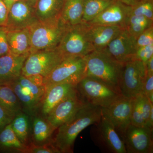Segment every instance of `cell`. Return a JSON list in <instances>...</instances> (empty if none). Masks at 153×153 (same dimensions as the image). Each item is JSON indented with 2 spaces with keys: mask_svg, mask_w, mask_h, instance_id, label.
<instances>
[{
  "mask_svg": "<svg viewBox=\"0 0 153 153\" xmlns=\"http://www.w3.org/2000/svg\"><path fill=\"white\" fill-rule=\"evenodd\" d=\"M101 108L86 102L75 114L57 129L52 143L60 153L73 152L75 140L88 126L98 123L101 119Z\"/></svg>",
  "mask_w": 153,
  "mask_h": 153,
  "instance_id": "obj_1",
  "label": "cell"
},
{
  "mask_svg": "<svg viewBox=\"0 0 153 153\" xmlns=\"http://www.w3.org/2000/svg\"><path fill=\"white\" fill-rule=\"evenodd\" d=\"M85 58L86 76L104 82L120 94L119 82L123 64L102 50H94L85 55Z\"/></svg>",
  "mask_w": 153,
  "mask_h": 153,
  "instance_id": "obj_2",
  "label": "cell"
},
{
  "mask_svg": "<svg viewBox=\"0 0 153 153\" xmlns=\"http://www.w3.org/2000/svg\"><path fill=\"white\" fill-rule=\"evenodd\" d=\"M67 27L60 18L34 23L28 28L31 41L30 53L57 48Z\"/></svg>",
  "mask_w": 153,
  "mask_h": 153,
  "instance_id": "obj_3",
  "label": "cell"
},
{
  "mask_svg": "<svg viewBox=\"0 0 153 153\" xmlns=\"http://www.w3.org/2000/svg\"><path fill=\"white\" fill-rule=\"evenodd\" d=\"M86 76L85 56H70L63 60L46 77L44 78L45 89L55 84L63 83L77 85Z\"/></svg>",
  "mask_w": 153,
  "mask_h": 153,
  "instance_id": "obj_4",
  "label": "cell"
},
{
  "mask_svg": "<svg viewBox=\"0 0 153 153\" xmlns=\"http://www.w3.org/2000/svg\"><path fill=\"white\" fill-rule=\"evenodd\" d=\"M79 95L91 104L106 108L121 94L98 79L85 76L76 85Z\"/></svg>",
  "mask_w": 153,
  "mask_h": 153,
  "instance_id": "obj_5",
  "label": "cell"
},
{
  "mask_svg": "<svg viewBox=\"0 0 153 153\" xmlns=\"http://www.w3.org/2000/svg\"><path fill=\"white\" fill-rule=\"evenodd\" d=\"M57 48L65 57H84L94 51L86 35V23L67 27Z\"/></svg>",
  "mask_w": 153,
  "mask_h": 153,
  "instance_id": "obj_6",
  "label": "cell"
},
{
  "mask_svg": "<svg viewBox=\"0 0 153 153\" xmlns=\"http://www.w3.org/2000/svg\"><path fill=\"white\" fill-rule=\"evenodd\" d=\"M64 57L57 48L30 53L24 63L22 75H40L46 77Z\"/></svg>",
  "mask_w": 153,
  "mask_h": 153,
  "instance_id": "obj_7",
  "label": "cell"
},
{
  "mask_svg": "<svg viewBox=\"0 0 153 153\" xmlns=\"http://www.w3.org/2000/svg\"><path fill=\"white\" fill-rule=\"evenodd\" d=\"M146 76V65L142 61L133 59L124 63L119 82L121 94L133 98L143 92Z\"/></svg>",
  "mask_w": 153,
  "mask_h": 153,
  "instance_id": "obj_8",
  "label": "cell"
},
{
  "mask_svg": "<svg viewBox=\"0 0 153 153\" xmlns=\"http://www.w3.org/2000/svg\"><path fill=\"white\" fill-rule=\"evenodd\" d=\"M37 0H19L9 10L6 28L7 31L29 28L38 22L36 15Z\"/></svg>",
  "mask_w": 153,
  "mask_h": 153,
  "instance_id": "obj_9",
  "label": "cell"
},
{
  "mask_svg": "<svg viewBox=\"0 0 153 153\" xmlns=\"http://www.w3.org/2000/svg\"><path fill=\"white\" fill-rule=\"evenodd\" d=\"M153 129L130 124L124 135L123 140L127 153H153Z\"/></svg>",
  "mask_w": 153,
  "mask_h": 153,
  "instance_id": "obj_10",
  "label": "cell"
},
{
  "mask_svg": "<svg viewBox=\"0 0 153 153\" xmlns=\"http://www.w3.org/2000/svg\"><path fill=\"white\" fill-rule=\"evenodd\" d=\"M132 100L121 95L107 108H101L102 113L108 117L122 139L131 124Z\"/></svg>",
  "mask_w": 153,
  "mask_h": 153,
  "instance_id": "obj_11",
  "label": "cell"
},
{
  "mask_svg": "<svg viewBox=\"0 0 153 153\" xmlns=\"http://www.w3.org/2000/svg\"><path fill=\"white\" fill-rule=\"evenodd\" d=\"M136 40L125 28L102 50L118 62L124 64L133 60L137 49Z\"/></svg>",
  "mask_w": 153,
  "mask_h": 153,
  "instance_id": "obj_12",
  "label": "cell"
},
{
  "mask_svg": "<svg viewBox=\"0 0 153 153\" xmlns=\"http://www.w3.org/2000/svg\"><path fill=\"white\" fill-rule=\"evenodd\" d=\"M86 102L80 96L77 90L55 106L46 118L57 130L72 117Z\"/></svg>",
  "mask_w": 153,
  "mask_h": 153,
  "instance_id": "obj_13",
  "label": "cell"
},
{
  "mask_svg": "<svg viewBox=\"0 0 153 153\" xmlns=\"http://www.w3.org/2000/svg\"><path fill=\"white\" fill-rule=\"evenodd\" d=\"M76 91V85L72 83H60L47 88L39 107L41 115L47 117L55 106Z\"/></svg>",
  "mask_w": 153,
  "mask_h": 153,
  "instance_id": "obj_14",
  "label": "cell"
},
{
  "mask_svg": "<svg viewBox=\"0 0 153 153\" xmlns=\"http://www.w3.org/2000/svg\"><path fill=\"white\" fill-rule=\"evenodd\" d=\"M86 23L88 39L94 50L105 49L111 41L125 29L120 26L93 25Z\"/></svg>",
  "mask_w": 153,
  "mask_h": 153,
  "instance_id": "obj_15",
  "label": "cell"
},
{
  "mask_svg": "<svg viewBox=\"0 0 153 153\" xmlns=\"http://www.w3.org/2000/svg\"><path fill=\"white\" fill-rule=\"evenodd\" d=\"M130 7L116 1L95 19L88 22L93 25L117 26L125 28Z\"/></svg>",
  "mask_w": 153,
  "mask_h": 153,
  "instance_id": "obj_16",
  "label": "cell"
},
{
  "mask_svg": "<svg viewBox=\"0 0 153 153\" xmlns=\"http://www.w3.org/2000/svg\"><path fill=\"white\" fill-rule=\"evenodd\" d=\"M28 55H17L10 53L0 56V83H10L21 76Z\"/></svg>",
  "mask_w": 153,
  "mask_h": 153,
  "instance_id": "obj_17",
  "label": "cell"
},
{
  "mask_svg": "<svg viewBox=\"0 0 153 153\" xmlns=\"http://www.w3.org/2000/svg\"><path fill=\"white\" fill-rule=\"evenodd\" d=\"M98 124L102 138L110 149L114 153H126L123 140L106 115L102 113Z\"/></svg>",
  "mask_w": 153,
  "mask_h": 153,
  "instance_id": "obj_18",
  "label": "cell"
},
{
  "mask_svg": "<svg viewBox=\"0 0 153 153\" xmlns=\"http://www.w3.org/2000/svg\"><path fill=\"white\" fill-rule=\"evenodd\" d=\"M153 107L149 98L143 92L132 100L131 124L139 127H147L151 110Z\"/></svg>",
  "mask_w": 153,
  "mask_h": 153,
  "instance_id": "obj_19",
  "label": "cell"
},
{
  "mask_svg": "<svg viewBox=\"0 0 153 153\" xmlns=\"http://www.w3.org/2000/svg\"><path fill=\"white\" fill-rule=\"evenodd\" d=\"M32 132L31 143L35 145H44L52 143V134L56 129L46 118L37 113L31 116Z\"/></svg>",
  "mask_w": 153,
  "mask_h": 153,
  "instance_id": "obj_20",
  "label": "cell"
},
{
  "mask_svg": "<svg viewBox=\"0 0 153 153\" xmlns=\"http://www.w3.org/2000/svg\"><path fill=\"white\" fill-rule=\"evenodd\" d=\"M7 38L11 54L17 55L30 54L31 41L29 28L7 31Z\"/></svg>",
  "mask_w": 153,
  "mask_h": 153,
  "instance_id": "obj_21",
  "label": "cell"
},
{
  "mask_svg": "<svg viewBox=\"0 0 153 153\" xmlns=\"http://www.w3.org/2000/svg\"><path fill=\"white\" fill-rule=\"evenodd\" d=\"M65 0H37L36 15L38 21L60 19Z\"/></svg>",
  "mask_w": 153,
  "mask_h": 153,
  "instance_id": "obj_22",
  "label": "cell"
},
{
  "mask_svg": "<svg viewBox=\"0 0 153 153\" xmlns=\"http://www.w3.org/2000/svg\"><path fill=\"white\" fill-rule=\"evenodd\" d=\"M29 146L19 140L10 124L0 132V152L10 153H27Z\"/></svg>",
  "mask_w": 153,
  "mask_h": 153,
  "instance_id": "obj_23",
  "label": "cell"
},
{
  "mask_svg": "<svg viewBox=\"0 0 153 153\" xmlns=\"http://www.w3.org/2000/svg\"><path fill=\"white\" fill-rule=\"evenodd\" d=\"M10 125L16 135L23 143L27 146L31 143V116L21 111L15 116Z\"/></svg>",
  "mask_w": 153,
  "mask_h": 153,
  "instance_id": "obj_24",
  "label": "cell"
},
{
  "mask_svg": "<svg viewBox=\"0 0 153 153\" xmlns=\"http://www.w3.org/2000/svg\"><path fill=\"white\" fill-rule=\"evenodd\" d=\"M84 0H65L60 19L66 26H74L82 22Z\"/></svg>",
  "mask_w": 153,
  "mask_h": 153,
  "instance_id": "obj_25",
  "label": "cell"
},
{
  "mask_svg": "<svg viewBox=\"0 0 153 153\" xmlns=\"http://www.w3.org/2000/svg\"><path fill=\"white\" fill-rule=\"evenodd\" d=\"M8 83L19 99L23 111L31 116L37 113L40 104L29 89L21 85L17 79Z\"/></svg>",
  "mask_w": 153,
  "mask_h": 153,
  "instance_id": "obj_26",
  "label": "cell"
},
{
  "mask_svg": "<svg viewBox=\"0 0 153 153\" xmlns=\"http://www.w3.org/2000/svg\"><path fill=\"white\" fill-rule=\"evenodd\" d=\"M0 105L15 116L23 111L19 99L9 83H0Z\"/></svg>",
  "mask_w": 153,
  "mask_h": 153,
  "instance_id": "obj_27",
  "label": "cell"
},
{
  "mask_svg": "<svg viewBox=\"0 0 153 153\" xmlns=\"http://www.w3.org/2000/svg\"><path fill=\"white\" fill-rule=\"evenodd\" d=\"M116 0H84L82 22L88 23L95 19Z\"/></svg>",
  "mask_w": 153,
  "mask_h": 153,
  "instance_id": "obj_28",
  "label": "cell"
},
{
  "mask_svg": "<svg viewBox=\"0 0 153 153\" xmlns=\"http://www.w3.org/2000/svg\"><path fill=\"white\" fill-rule=\"evenodd\" d=\"M153 25L152 20L143 16L131 15L127 19L125 29L137 39L143 32Z\"/></svg>",
  "mask_w": 153,
  "mask_h": 153,
  "instance_id": "obj_29",
  "label": "cell"
},
{
  "mask_svg": "<svg viewBox=\"0 0 153 153\" xmlns=\"http://www.w3.org/2000/svg\"><path fill=\"white\" fill-rule=\"evenodd\" d=\"M131 15L143 16L153 20V0H141L136 5L130 7Z\"/></svg>",
  "mask_w": 153,
  "mask_h": 153,
  "instance_id": "obj_30",
  "label": "cell"
},
{
  "mask_svg": "<svg viewBox=\"0 0 153 153\" xmlns=\"http://www.w3.org/2000/svg\"><path fill=\"white\" fill-rule=\"evenodd\" d=\"M17 80L21 85L29 89L40 105L45 93V88L44 86H38L36 85L30 81L27 77L22 75L18 77Z\"/></svg>",
  "mask_w": 153,
  "mask_h": 153,
  "instance_id": "obj_31",
  "label": "cell"
},
{
  "mask_svg": "<svg viewBox=\"0 0 153 153\" xmlns=\"http://www.w3.org/2000/svg\"><path fill=\"white\" fill-rule=\"evenodd\" d=\"M153 57V44L137 48L134 59L140 60L145 64Z\"/></svg>",
  "mask_w": 153,
  "mask_h": 153,
  "instance_id": "obj_32",
  "label": "cell"
},
{
  "mask_svg": "<svg viewBox=\"0 0 153 153\" xmlns=\"http://www.w3.org/2000/svg\"><path fill=\"white\" fill-rule=\"evenodd\" d=\"M137 49L153 44V26L143 32L137 38Z\"/></svg>",
  "mask_w": 153,
  "mask_h": 153,
  "instance_id": "obj_33",
  "label": "cell"
},
{
  "mask_svg": "<svg viewBox=\"0 0 153 153\" xmlns=\"http://www.w3.org/2000/svg\"><path fill=\"white\" fill-rule=\"evenodd\" d=\"M27 153H60V152L51 143L44 145L31 143L29 146Z\"/></svg>",
  "mask_w": 153,
  "mask_h": 153,
  "instance_id": "obj_34",
  "label": "cell"
},
{
  "mask_svg": "<svg viewBox=\"0 0 153 153\" xmlns=\"http://www.w3.org/2000/svg\"><path fill=\"white\" fill-rule=\"evenodd\" d=\"M7 32L5 27H0V56L10 53Z\"/></svg>",
  "mask_w": 153,
  "mask_h": 153,
  "instance_id": "obj_35",
  "label": "cell"
},
{
  "mask_svg": "<svg viewBox=\"0 0 153 153\" xmlns=\"http://www.w3.org/2000/svg\"><path fill=\"white\" fill-rule=\"evenodd\" d=\"M15 115L0 105V132L11 123Z\"/></svg>",
  "mask_w": 153,
  "mask_h": 153,
  "instance_id": "obj_36",
  "label": "cell"
},
{
  "mask_svg": "<svg viewBox=\"0 0 153 153\" xmlns=\"http://www.w3.org/2000/svg\"><path fill=\"white\" fill-rule=\"evenodd\" d=\"M143 92L147 96L151 102L153 103V74H146Z\"/></svg>",
  "mask_w": 153,
  "mask_h": 153,
  "instance_id": "obj_37",
  "label": "cell"
},
{
  "mask_svg": "<svg viewBox=\"0 0 153 153\" xmlns=\"http://www.w3.org/2000/svg\"><path fill=\"white\" fill-rule=\"evenodd\" d=\"M9 10L4 0H0V27H6Z\"/></svg>",
  "mask_w": 153,
  "mask_h": 153,
  "instance_id": "obj_38",
  "label": "cell"
},
{
  "mask_svg": "<svg viewBox=\"0 0 153 153\" xmlns=\"http://www.w3.org/2000/svg\"><path fill=\"white\" fill-rule=\"evenodd\" d=\"M26 77H27L30 81H32L33 83H35L36 85L38 86H44V82H43L44 77L43 76L40 75H33L26 76Z\"/></svg>",
  "mask_w": 153,
  "mask_h": 153,
  "instance_id": "obj_39",
  "label": "cell"
},
{
  "mask_svg": "<svg viewBox=\"0 0 153 153\" xmlns=\"http://www.w3.org/2000/svg\"><path fill=\"white\" fill-rule=\"evenodd\" d=\"M145 65L146 74H153V57H151Z\"/></svg>",
  "mask_w": 153,
  "mask_h": 153,
  "instance_id": "obj_40",
  "label": "cell"
},
{
  "mask_svg": "<svg viewBox=\"0 0 153 153\" xmlns=\"http://www.w3.org/2000/svg\"><path fill=\"white\" fill-rule=\"evenodd\" d=\"M117 1L120 2L126 5L132 7V6L136 5L138 3L141 1V0H117Z\"/></svg>",
  "mask_w": 153,
  "mask_h": 153,
  "instance_id": "obj_41",
  "label": "cell"
},
{
  "mask_svg": "<svg viewBox=\"0 0 153 153\" xmlns=\"http://www.w3.org/2000/svg\"><path fill=\"white\" fill-rule=\"evenodd\" d=\"M18 1H19V0H4L8 10L10 8L11 6L13 5V4Z\"/></svg>",
  "mask_w": 153,
  "mask_h": 153,
  "instance_id": "obj_42",
  "label": "cell"
}]
</instances>
